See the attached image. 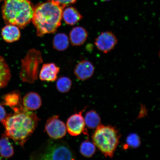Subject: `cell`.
Wrapping results in <instances>:
<instances>
[{
  "instance_id": "9a60e30c",
  "label": "cell",
  "mask_w": 160,
  "mask_h": 160,
  "mask_svg": "<svg viewBox=\"0 0 160 160\" xmlns=\"http://www.w3.org/2000/svg\"><path fill=\"white\" fill-rule=\"evenodd\" d=\"M2 35L5 41L12 43L18 41L21 34L19 28L17 26L7 24L2 29Z\"/></svg>"
},
{
  "instance_id": "8992f818",
  "label": "cell",
  "mask_w": 160,
  "mask_h": 160,
  "mask_svg": "<svg viewBox=\"0 0 160 160\" xmlns=\"http://www.w3.org/2000/svg\"><path fill=\"white\" fill-rule=\"evenodd\" d=\"M43 59L41 52L38 50L32 49L21 60L20 77L24 82L33 83L38 77L40 65Z\"/></svg>"
},
{
  "instance_id": "7c38bea8",
  "label": "cell",
  "mask_w": 160,
  "mask_h": 160,
  "mask_svg": "<svg viewBox=\"0 0 160 160\" xmlns=\"http://www.w3.org/2000/svg\"><path fill=\"white\" fill-rule=\"evenodd\" d=\"M88 34L85 28L80 26L73 28L69 33V41L73 46L83 44L88 38Z\"/></svg>"
},
{
  "instance_id": "603a6c76",
  "label": "cell",
  "mask_w": 160,
  "mask_h": 160,
  "mask_svg": "<svg viewBox=\"0 0 160 160\" xmlns=\"http://www.w3.org/2000/svg\"><path fill=\"white\" fill-rule=\"evenodd\" d=\"M141 143V141L139 136L136 133H132L127 137L126 139V144L124 148H137L139 147Z\"/></svg>"
},
{
  "instance_id": "2e32d148",
  "label": "cell",
  "mask_w": 160,
  "mask_h": 160,
  "mask_svg": "<svg viewBox=\"0 0 160 160\" xmlns=\"http://www.w3.org/2000/svg\"><path fill=\"white\" fill-rule=\"evenodd\" d=\"M83 16L75 8L69 7L63 9L62 18L65 23L69 25H74L81 21Z\"/></svg>"
},
{
  "instance_id": "52a82bcc",
  "label": "cell",
  "mask_w": 160,
  "mask_h": 160,
  "mask_svg": "<svg viewBox=\"0 0 160 160\" xmlns=\"http://www.w3.org/2000/svg\"><path fill=\"white\" fill-rule=\"evenodd\" d=\"M58 115L53 116L48 119L45 126V131L51 138L60 139L67 133V127Z\"/></svg>"
},
{
  "instance_id": "d4e9b609",
  "label": "cell",
  "mask_w": 160,
  "mask_h": 160,
  "mask_svg": "<svg viewBox=\"0 0 160 160\" xmlns=\"http://www.w3.org/2000/svg\"><path fill=\"white\" fill-rule=\"evenodd\" d=\"M6 117V111L4 108L0 105V122H2Z\"/></svg>"
},
{
  "instance_id": "7a4b0ae2",
  "label": "cell",
  "mask_w": 160,
  "mask_h": 160,
  "mask_svg": "<svg viewBox=\"0 0 160 160\" xmlns=\"http://www.w3.org/2000/svg\"><path fill=\"white\" fill-rule=\"evenodd\" d=\"M64 8L49 1L34 7L32 22L37 30L38 36L42 37L57 31L61 25Z\"/></svg>"
},
{
  "instance_id": "d6986e66",
  "label": "cell",
  "mask_w": 160,
  "mask_h": 160,
  "mask_svg": "<svg viewBox=\"0 0 160 160\" xmlns=\"http://www.w3.org/2000/svg\"><path fill=\"white\" fill-rule=\"evenodd\" d=\"M69 39L66 34L57 33L53 38V45L54 48L60 51H64L69 45Z\"/></svg>"
},
{
  "instance_id": "cb8c5ba5",
  "label": "cell",
  "mask_w": 160,
  "mask_h": 160,
  "mask_svg": "<svg viewBox=\"0 0 160 160\" xmlns=\"http://www.w3.org/2000/svg\"><path fill=\"white\" fill-rule=\"evenodd\" d=\"M58 4L61 7L65 8L66 6L73 4L77 1V0H48Z\"/></svg>"
},
{
  "instance_id": "484cf974",
  "label": "cell",
  "mask_w": 160,
  "mask_h": 160,
  "mask_svg": "<svg viewBox=\"0 0 160 160\" xmlns=\"http://www.w3.org/2000/svg\"><path fill=\"white\" fill-rule=\"evenodd\" d=\"M101 1H111V0H101Z\"/></svg>"
},
{
  "instance_id": "3957f363",
  "label": "cell",
  "mask_w": 160,
  "mask_h": 160,
  "mask_svg": "<svg viewBox=\"0 0 160 160\" xmlns=\"http://www.w3.org/2000/svg\"><path fill=\"white\" fill-rule=\"evenodd\" d=\"M34 7L29 0H5L2 7L6 23L24 28L32 22Z\"/></svg>"
},
{
  "instance_id": "ac0fdd59",
  "label": "cell",
  "mask_w": 160,
  "mask_h": 160,
  "mask_svg": "<svg viewBox=\"0 0 160 160\" xmlns=\"http://www.w3.org/2000/svg\"><path fill=\"white\" fill-rule=\"evenodd\" d=\"M12 145L9 139V137L3 134L0 139V155L5 158H11L14 154Z\"/></svg>"
},
{
  "instance_id": "5bb4252c",
  "label": "cell",
  "mask_w": 160,
  "mask_h": 160,
  "mask_svg": "<svg viewBox=\"0 0 160 160\" xmlns=\"http://www.w3.org/2000/svg\"><path fill=\"white\" fill-rule=\"evenodd\" d=\"M3 99V104L9 106L13 111L23 107L21 94L17 90L6 95Z\"/></svg>"
},
{
  "instance_id": "ba28073f",
  "label": "cell",
  "mask_w": 160,
  "mask_h": 160,
  "mask_svg": "<svg viewBox=\"0 0 160 160\" xmlns=\"http://www.w3.org/2000/svg\"><path fill=\"white\" fill-rule=\"evenodd\" d=\"M118 42L117 37L112 32L106 31L102 32L96 38L94 43L98 50L107 54L114 49Z\"/></svg>"
},
{
  "instance_id": "4fadbf2b",
  "label": "cell",
  "mask_w": 160,
  "mask_h": 160,
  "mask_svg": "<svg viewBox=\"0 0 160 160\" xmlns=\"http://www.w3.org/2000/svg\"><path fill=\"white\" fill-rule=\"evenodd\" d=\"M23 107L29 111H34L39 109L42 105L41 97L35 92L28 93L22 99Z\"/></svg>"
},
{
  "instance_id": "6da1fadb",
  "label": "cell",
  "mask_w": 160,
  "mask_h": 160,
  "mask_svg": "<svg viewBox=\"0 0 160 160\" xmlns=\"http://www.w3.org/2000/svg\"><path fill=\"white\" fill-rule=\"evenodd\" d=\"M14 112L1 122L8 137L23 147L37 128L40 119L35 113L24 107Z\"/></svg>"
},
{
  "instance_id": "ffe728a7",
  "label": "cell",
  "mask_w": 160,
  "mask_h": 160,
  "mask_svg": "<svg viewBox=\"0 0 160 160\" xmlns=\"http://www.w3.org/2000/svg\"><path fill=\"white\" fill-rule=\"evenodd\" d=\"M86 126L90 129H96L101 124V118L98 114L94 110L88 112L85 117Z\"/></svg>"
},
{
  "instance_id": "5b68a950",
  "label": "cell",
  "mask_w": 160,
  "mask_h": 160,
  "mask_svg": "<svg viewBox=\"0 0 160 160\" xmlns=\"http://www.w3.org/2000/svg\"><path fill=\"white\" fill-rule=\"evenodd\" d=\"M121 135L115 128L100 125L93 133V142L105 157L112 158L119 143Z\"/></svg>"
},
{
  "instance_id": "7402d4cb",
  "label": "cell",
  "mask_w": 160,
  "mask_h": 160,
  "mask_svg": "<svg viewBox=\"0 0 160 160\" xmlns=\"http://www.w3.org/2000/svg\"><path fill=\"white\" fill-rule=\"evenodd\" d=\"M72 85L71 80L69 78L63 77L60 78L57 82V88L61 93H65L69 92Z\"/></svg>"
},
{
  "instance_id": "30bf717a",
  "label": "cell",
  "mask_w": 160,
  "mask_h": 160,
  "mask_svg": "<svg viewBox=\"0 0 160 160\" xmlns=\"http://www.w3.org/2000/svg\"><path fill=\"white\" fill-rule=\"evenodd\" d=\"M95 68L93 64L88 60H82L77 64L74 69V74L79 80L85 81L92 77Z\"/></svg>"
},
{
  "instance_id": "9c48e42d",
  "label": "cell",
  "mask_w": 160,
  "mask_h": 160,
  "mask_svg": "<svg viewBox=\"0 0 160 160\" xmlns=\"http://www.w3.org/2000/svg\"><path fill=\"white\" fill-rule=\"evenodd\" d=\"M86 108L87 107L78 113L72 115L68 119L66 127L70 135L77 136L81 135L82 133L87 134L85 120L82 116V113Z\"/></svg>"
},
{
  "instance_id": "8fae6325",
  "label": "cell",
  "mask_w": 160,
  "mask_h": 160,
  "mask_svg": "<svg viewBox=\"0 0 160 160\" xmlns=\"http://www.w3.org/2000/svg\"><path fill=\"white\" fill-rule=\"evenodd\" d=\"M59 71L60 68L54 63L44 64L40 71L39 78L42 81H55Z\"/></svg>"
},
{
  "instance_id": "4316f807",
  "label": "cell",
  "mask_w": 160,
  "mask_h": 160,
  "mask_svg": "<svg viewBox=\"0 0 160 160\" xmlns=\"http://www.w3.org/2000/svg\"><path fill=\"white\" fill-rule=\"evenodd\" d=\"M3 0H0V2H1L2 1H3Z\"/></svg>"
},
{
  "instance_id": "44dd1931",
  "label": "cell",
  "mask_w": 160,
  "mask_h": 160,
  "mask_svg": "<svg viewBox=\"0 0 160 160\" xmlns=\"http://www.w3.org/2000/svg\"><path fill=\"white\" fill-rule=\"evenodd\" d=\"M96 147L93 142L89 139L82 142L80 146V151L81 154L86 158H91L94 155Z\"/></svg>"
},
{
  "instance_id": "277c9868",
  "label": "cell",
  "mask_w": 160,
  "mask_h": 160,
  "mask_svg": "<svg viewBox=\"0 0 160 160\" xmlns=\"http://www.w3.org/2000/svg\"><path fill=\"white\" fill-rule=\"evenodd\" d=\"M75 152L63 140L51 138L48 140L39 148L30 155L33 160H75Z\"/></svg>"
},
{
  "instance_id": "e0dca14e",
  "label": "cell",
  "mask_w": 160,
  "mask_h": 160,
  "mask_svg": "<svg viewBox=\"0 0 160 160\" xmlns=\"http://www.w3.org/2000/svg\"><path fill=\"white\" fill-rule=\"evenodd\" d=\"M11 77V70L3 57L0 56V89L7 86Z\"/></svg>"
}]
</instances>
